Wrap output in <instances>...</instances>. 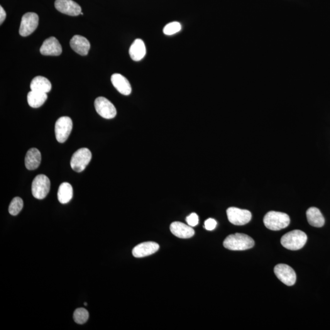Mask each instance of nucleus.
Masks as SVG:
<instances>
[{"label":"nucleus","mask_w":330,"mask_h":330,"mask_svg":"<svg viewBox=\"0 0 330 330\" xmlns=\"http://www.w3.org/2000/svg\"><path fill=\"white\" fill-rule=\"evenodd\" d=\"M6 11H4L3 7L1 6H0V24L3 23L5 19H6Z\"/></svg>","instance_id":"cd10ccee"},{"label":"nucleus","mask_w":330,"mask_h":330,"mask_svg":"<svg viewBox=\"0 0 330 330\" xmlns=\"http://www.w3.org/2000/svg\"><path fill=\"white\" fill-rule=\"evenodd\" d=\"M92 158V154L88 148L78 149L73 154L70 160L71 168L76 172H82Z\"/></svg>","instance_id":"20e7f679"},{"label":"nucleus","mask_w":330,"mask_h":330,"mask_svg":"<svg viewBox=\"0 0 330 330\" xmlns=\"http://www.w3.org/2000/svg\"><path fill=\"white\" fill-rule=\"evenodd\" d=\"M274 272L279 280L288 286L294 285L297 280L295 271L286 264H278L274 268Z\"/></svg>","instance_id":"9d476101"},{"label":"nucleus","mask_w":330,"mask_h":330,"mask_svg":"<svg viewBox=\"0 0 330 330\" xmlns=\"http://www.w3.org/2000/svg\"><path fill=\"white\" fill-rule=\"evenodd\" d=\"M160 248L158 243L154 242H144L136 245L132 250V254L137 258H144L156 253Z\"/></svg>","instance_id":"ddd939ff"},{"label":"nucleus","mask_w":330,"mask_h":330,"mask_svg":"<svg viewBox=\"0 0 330 330\" xmlns=\"http://www.w3.org/2000/svg\"><path fill=\"white\" fill-rule=\"evenodd\" d=\"M73 197V188L69 183H61L58 192V199L61 204H67Z\"/></svg>","instance_id":"412c9836"},{"label":"nucleus","mask_w":330,"mask_h":330,"mask_svg":"<svg viewBox=\"0 0 330 330\" xmlns=\"http://www.w3.org/2000/svg\"><path fill=\"white\" fill-rule=\"evenodd\" d=\"M88 319H89V312L85 308H78L73 313V319L78 324H85Z\"/></svg>","instance_id":"5701e85b"},{"label":"nucleus","mask_w":330,"mask_h":330,"mask_svg":"<svg viewBox=\"0 0 330 330\" xmlns=\"http://www.w3.org/2000/svg\"><path fill=\"white\" fill-rule=\"evenodd\" d=\"M170 230L171 233L180 239H190L195 233L192 227L178 221L171 223Z\"/></svg>","instance_id":"4468645a"},{"label":"nucleus","mask_w":330,"mask_h":330,"mask_svg":"<svg viewBox=\"0 0 330 330\" xmlns=\"http://www.w3.org/2000/svg\"><path fill=\"white\" fill-rule=\"evenodd\" d=\"M84 305H85V306H87V303H85V304H84Z\"/></svg>","instance_id":"c85d7f7f"},{"label":"nucleus","mask_w":330,"mask_h":330,"mask_svg":"<svg viewBox=\"0 0 330 330\" xmlns=\"http://www.w3.org/2000/svg\"><path fill=\"white\" fill-rule=\"evenodd\" d=\"M55 6L59 12L68 16H77L82 12L80 5L72 0H56Z\"/></svg>","instance_id":"9b49d317"},{"label":"nucleus","mask_w":330,"mask_h":330,"mask_svg":"<svg viewBox=\"0 0 330 330\" xmlns=\"http://www.w3.org/2000/svg\"><path fill=\"white\" fill-rule=\"evenodd\" d=\"M227 216L230 222L237 226H242L251 221V213L248 210L237 207H229L227 209Z\"/></svg>","instance_id":"0eeeda50"},{"label":"nucleus","mask_w":330,"mask_h":330,"mask_svg":"<svg viewBox=\"0 0 330 330\" xmlns=\"http://www.w3.org/2000/svg\"><path fill=\"white\" fill-rule=\"evenodd\" d=\"M23 201L22 198L19 197L14 198L9 205V214L13 215V216H16V215H18L21 212L22 209H23Z\"/></svg>","instance_id":"b1692460"},{"label":"nucleus","mask_w":330,"mask_h":330,"mask_svg":"<svg viewBox=\"0 0 330 330\" xmlns=\"http://www.w3.org/2000/svg\"><path fill=\"white\" fill-rule=\"evenodd\" d=\"M186 221L190 226L195 227L199 223V217L196 213H192L186 218Z\"/></svg>","instance_id":"a878e982"},{"label":"nucleus","mask_w":330,"mask_h":330,"mask_svg":"<svg viewBox=\"0 0 330 330\" xmlns=\"http://www.w3.org/2000/svg\"><path fill=\"white\" fill-rule=\"evenodd\" d=\"M47 97L46 93L31 90L27 95V100L29 106L36 109L41 107L45 102Z\"/></svg>","instance_id":"4be33fe9"},{"label":"nucleus","mask_w":330,"mask_h":330,"mask_svg":"<svg viewBox=\"0 0 330 330\" xmlns=\"http://www.w3.org/2000/svg\"><path fill=\"white\" fill-rule=\"evenodd\" d=\"M94 106L97 113L105 119H112L116 116L117 111L114 105L105 97H97L95 100Z\"/></svg>","instance_id":"1a4fd4ad"},{"label":"nucleus","mask_w":330,"mask_h":330,"mask_svg":"<svg viewBox=\"0 0 330 330\" xmlns=\"http://www.w3.org/2000/svg\"><path fill=\"white\" fill-rule=\"evenodd\" d=\"M181 28H182V26H181L179 22H173L166 24L165 28H163V33L166 35H173V34L179 32L181 30Z\"/></svg>","instance_id":"393cba45"},{"label":"nucleus","mask_w":330,"mask_h":330,"mask_svg":"<svg viewBox=\"0 0 330 330\" xmlns=\"http://www.w3.org/2000/svg\"><path fill=\"white\" fill-rule=\"evenodd\" d=\"M70 45L76 53L82 56L87 55L90 47L89 41L80 35L73 36L70 41Z\"/></svg>","instance_id":"2eb2a0df"},{"label":"nucleus","mask_w":330,"mask_h":330,"mask_svg":"<svg viewBox=\"0 0 330 330\" xmlns=\"http://www.w3.org/2000/svg\"><path fill=\"white\" fill-rule=\"evenodd\" d=\"M254 241L248 235L237 233L229 235L223 242L224 248L232 251H243L253 248Z\"/></svg>","instance_id":"f257e3e1"},{"label":"nucleus","mask_w":330,"mask_h":330,"mask_svg":"<svg viewBox=\"0 0 330 330\" xmlns=\"http://www.w3.org/2000/svg\"><path fill=\"white\" fill-rule=\"evenodd\" d=\"M41 154L36 148H31L27 152L25 156V166L28 170H34L38 168L41 162Z\"/></svg>","instance_id":"a211bd4d"},{"label":"nucleus","mask_w":330,"mask_h":330,"mask_svg":"<svg viewBox=\"0 0 330 330\" xmlns=\"http://www.w3.org/2000/svg\"><path fill=\"white\" fill-rule=\"evenodd\" d=\"M50 190V181L47 176L39 175L34 178L32 182L31 191L33 197L38 199H43L48 194Z\"/></svg>","instance_id":"39448f33"},{"label":"nucleus","mask_w":330,"mask_h":330,"mask_svg":"<svg viewBox=\"0 0 330 330\" xmlns=\"http://www.w3.org/2000/svg\"><path fill=\"white\" fill-rule=\"evenodd\" d=\"M73 123L69 117L63 116L59 118L55 124L56 138L59 143H65L72 132Z\"/></svg>","instance_id":"423d86ee"},{"label":"nucleus","mask_w":330,"mask_h":330,"mask_svg":"<svg viewBox=\"0 0 330 330\" xmlns=\"http://www.w3.org/2000/svg\"><path fill=\"white\" fill-rule=\"evenodd\" d=\"M42 55L45 56H59L62 53V46L55 37H50L44 41L40 48Z\"/></svg>","instance_id":"f8f14e48"},{"label":"nucleus","mask_w":330,"mask_h":330,"mask_svg":"<svg viewBox=\"0 0 330 330\" xmlns=\"http://www.w3.org/2000/svg\"><path fill=\"white\" fill-rule=\"evenodd\" d=\"M307 217L308 222L310 226L321 227L325 224V219L321 212L316 207H310L307 212Z\"/></svg>","instance_id":"6ab92c4d"},{"label":"nucleus","mask_w":330,"mask_h":330,"mask_svg":"<svg viewBox=\"0 0 330 330\" xmlns=\"http://www.w3.org/2000/svg\"><path fill=\"white\" fill-rule=\"evenodd\" d=\"M146 48L143 40L137 39L129 49V55L134 61H139L145 56Z\"/></svg>","instance_id":"f3484780"},{"label":"nucleus","mask_w":330,"mask_h":330,"mask_svg":"<svg viewBox=\"0 0 330 330\" xmlns=\"http://www.w3.org/2000/svg\"><path fill=\"white\" fill-rule=\"evenodd\" d=\"M308 237L304 232L294 230L284 235L281 243L283 246L289 250L296 251L302 248L307 242Z\"/></svg>","instance_id":"f03ea898"},{"label":"nucleus","mask_w":330,"mask_h":330,"mask_svg":"<svg viewBox=\"0 0 330 330\" xmlns=\"http://www.w3.org/2000/svg\"><path fill=\"white\" fill-rule=\"evenodd\" d=\"M38 15L34 12H27L22 17L19 34L23 37L30 35L38 28Z\"/></svg>","instance_id":"6e6552de"},{"label":"nucleus","mask_w":330,"mask_h":330,"mask_svg":"<svg viewBox=\"0 0 330 330\" xmlns=\"http://www.w3.org/2000/svg\"><path fill=\"white\" fill-rule=\"evenodd\" d=\"M81 15H83V12H81Z\"/></svg>","instance_id":"c756f323"},{"label":"nucleus","mask_w":330,"mask_h":330,"mask_svg":"<svg viewBox=\"0 0 330 330\" xmlns=\"http://www.w3.org/2000/svg\"><path fill=\"white\" fill-rule=\"evenodd\" d=\"M111 81L112 85L117 91L124 95L131 94L132 87L129 80L119 73H114L111 76Z\"/></svg>","instance_id":"dca6fc26"},{"label":"nucleus","mask_w":330,"mask_h":330,"mask_svg":"<svg viewBox=\"0 0 330 330\" xmlns=\"http://www.w3.org/2000/svg\"><path fill=\"white\" fill-rule=\"evenodd\" d=\"M263 221L266 228L271 231H280L288 226L290 218L285 213L270 211L265 215Z\"/></svg>","instance_id":"7ed1b4c3"},{"label":"nucleus","mask_w":330,"mask_h":330,"mask_svg":"<svg viewBox=\"0 0 330 330\" xmlns=\"http://www.w3.org/2000/svg\"><path fill=\"white\" fill-rule=\"evenodd\" d=\"M30 88L34 91L48 93L51 89V84L47 78L38 76L31 81Z\"/></svg>","instance_id":"aec40b11"},{"label":"nucleus","mask_w":330,"mask_h":330,"mask_svg":"<svg viewBox=\"0 0 330 330\" xmlns=\"http://www.w3.org/2000/svg\"><path fill=\"white\" fill-rule=\"evenodd\" d=\"M217 225L216 220L213 219H209L205 220L204 222V228L207 231H213L215 229Z\"/></svg>","instance_id":"bb28decb"}]
</instances>
